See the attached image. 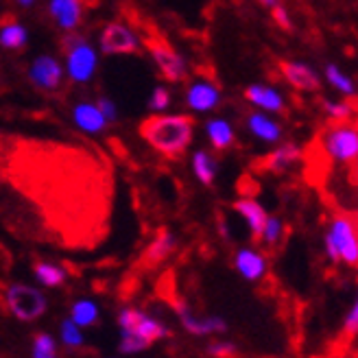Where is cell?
I'll list each match as a JSON object with an SVG mask.
<instances>
[{
    "instance_id": "1",
    "label": "cell",
    "mask_w": 358,
    "mask_h": 358,
    "mask_svg": "<svg viewBox=\"0 0 358 358\" xmlns=\"http://www.w3.org/2000/svg\"><path fill=\"white\" fill-rule=\"evenodd\" d=\"M140 136L166 157H179L192 142L194 120L186 114H155L140 122Z\"/></svg>"
},
{
    "instance_id": "2",
    "label": "cell",
    "mask_w": 358,
    "mask_h": 358,
    "mask_svg": "<svg viewBox=\"0 0 358 358\" xmlns=\"http://www.w3.org/2000/svg\"><path fill=\"white\" fill-rule=\"evenodd\" d=\"M324 256L332 264L358 268V221L350 214H334L324 229Z\"/></svg>"
},
{
    "instance_id": "3",
    "label": "cell",
    "mask_w": 358,
    "mask_h": 358,
    "mask_svg": "<svg viewBox=\"0 0 358 358\" xmlns=\"http://www.w3.org/2000/svg\"><path fill=\"white\" fill-rule=\"evenodd\" d=\"M321 149L334 164L358 162V127L354 122H334L321 131Z\"/></svg>"
},
{
    "instance_id": "4",
    "label": "cell",
    "mask_w": 358,
    "mask_h": 358,
    "mask_svg": "<svg viewBox=\"0 0 358 358\" xmlns=\"http://www.w3.org/2000/svg\"><path fill=\"white\" fill-rule=\"evenodd\" d=\"M5 306L20 321H35L44 315L46 299L40 291L29 289L24 284H13L5 291Z\"/></svg>"
},
{
    "instance_id": "5",
    "label": "cell",
    "mask_w": 358,
    "mask_h": 358,
    "mask_svg": "<svg viewBox=\"0 0 358 358\" xmlns=\"http://www.w3.org/2000/svg\"><path fill=\"white\" fill-rule=\"evenodd\" d=\"M118 321H120L122 332L136 334V336L142 338V341H147L149 345H153L155 341H159V338L169 336V328L162 324V321H157V319L149 317L147 313H140V310H134V308L122 310Z\"/></svg>"
},
{
    "instance_id": "6",
    "label": "cell",
    "mask_w": 358,
    "mask_h": 358,
    "mask_svg": "<svg viewBox=\"0 0 358 358\" xmlns=\"http://www.w3.org/2000/svg\"><path fill=\"white\" fill-rule=\"evenodd\" d=\"M99 66V55L92 44L83 40L81 44L73 46L66 52V73L75 83H87L92 81Z\"/></svg>"
},
{
    "instance_id": "7",
    "label": "cell",
    "mask_w": 358,
    "mask_h": 358,
    "mask_svg": "<svg viewBox=\"0 0 358 358\" xmlns=\"http://www.w3.org/2000/svg\"><path fill=\"white\" fill-rule=\"evenodd\" d=\"M175 310L179 315V321L186 332L192 336H214V334H223L227 330V324L223 317L217 315H194L188 303L184 301H175Z\"/></svg>"
},
{
    "instance_id": "8",
    "label": "cell",
    "mask_w": 358,
    "mask_h": 358,
    "mask_svg": "<svg viewBox=\"0 0 358 358\" xmlns=\"http://www.w3.org/2000/svg\"><path fill=\"white\" fill-rule=\"evenodd\" d=\"M101 50L107 55H134L140 50V40L129 27L112 22L101 33Z\"/></svg>"
},
{
    "instance_id": "9",
    "label": "cell",
    "mask_w": 358,
    "mask_h": 358,
    "mask_svg": "<svg viewBox=\"0 0 358 358\" xmlns=\"http://www.w3.org/2000/svg\"><path fill=\"white\" fill-rule=\"evenodd\" d=\"M149 52L153 62L157 64L159 73H162V77L171 83H179L184 81L186 75H188V66L184 62V57L179 55L177 50H173L169 44L164 42H149Z\"/></svg>"
},
{
    "instance_id": "10",
    "label": "cell",
    "mask_w": 358,
    "mask_h": 358,
    "mask_svg": "<svg viewBox=\"0 0 358 358\" xmlns=\"http://www.w3.org/2000/svg\"><path fill=\"white\" fill-rule=\"evenodd\" d=\"M234 268L245 282L258 284L268 275V258L258 247H241L234 254Z\"/></svg>"
},
{
    "instance_id": "11",
    "label": "cell",
    "mask_w": 358,
    "mask_h": 358,
    "mask_svg": "<svg viewBox=\"0 0 358 358\" xmlns=\"http://www.w3.org/2000/svg\"><path fill=\"white\" fill-rule=\"evenodd\" d=\"M245 99L247 103L266 114H282L286 110V96L271 83H252L245 87Z\"/></svg>"
},
{
    "instance_id": "12",
    "label": "cell",
    "mask_w": 358,
    "mask_h": 358,
    "mask_svg": "<svg viewBox=\"0 0 358 358\" xmlns=\"http://www.w3.org/2000/svg\"><path fill=\"white\" fill-rule=\"evenodd\" d=\"M221 103V87L210 79H196L186 90V107L190 112H212Z\"/></svg>"
},
{
    "instance_id": "13",
    "label": "cell",
    "mask_w": 358,
    "mask_h": 358,
    "mask_svg": "<svg viewBox=\"0 0 358 358\" xmlns=\"http://www.w3.org/2000/svg\"><path fill=\"white\" fill-rule=\"evenodd\" d=\"M29 79L35 87L44 90V92H55L64 81V68L55 57L42 55L31 64Z\"/></svg>"
},
{
    "instance_id": "14",
    "label": "cell",
    "mask_w": 358,
    "mask_h": 358,
    "mask_svg": "<svg viewBox=\"0 0 358 358\" xmlns=\"http://www.w3.org/2000/svg\"><path fill=\"white\" fill-rule=\"evenodd\" d=\"M282 77L291 87L299 90V92H317L321 87V77L310 66L308 62H299V59H289L282 64Z\"/></svg>"
},
{
    "instance_id": "15",
    "label": "cell",
    "mask_w": 358,
    "mask_h": 358,
    "mask_svg": "<svg viewBox=\"0 0 358 358\" xmlns=\"http://www.w3.org/2000/svg\"><path fill=\"white\" fill-rule=\"evenodd\" d=\"M245 127L256 140L264 142V145H278V142L284 138L282 122L273 114H266V112H260V110H254V112L247 114Z\"/></svg>"
},
{
    "instance_id": "16",
    "label": "cell",
    "mask_w": 358,
    "mask_h": 358,
    "mask_svg": "<svg viewBox=\"0 0 358 358\" xmlns=\"http://www.w3.org/2000/svg\"><path fill=\"white\" fill-rule=\"evenodd\" d=\"M234 210H236L238 217L245 221L249 234L258 238L262 227H264V221L268 217V212L264 210V206L258 199H254V196H241V199L234 203Z\"/></svg>"
},
{
    "instance_id": "17",
    "label": "cell",
    "mask_w": 358,
    "mask_h": 358,
    "mask_svg": "<svg viewBox=\"0 0 358 358\" xmlns=\"http://www.w3.org/2000/svg\"><path fill=\"white\" fill-rule=\"evenodd\" d=\"M301 162V147L295 142H282L271 153L266 155L264 166L271 173H286Z\"/></svg>"
},
{
    "instance_id": "18",
    "label": "cell",
    "mask_w": 358,
    "mask_h": 358,
    "mask_svg": "<svg viewBox=\"0 0 358 358\" xmlns=\"http://www.w3.org/2000/svg\"><path fill=\"white\" fill-rule=\"evenodd\" d=\"M50 15L64 31H75L81 22V0H50Z\"/></svg>"
},
{
    "instance_id": "19",
    "label": "cell",
    "mask_w": 358,
    "mask_h": 358,
    "mask_svg": "<svg viewBox=\"0 0 358 358\" xmlns=\"http://www.w3.org/2000/svg\"><path fill=\"white\" fill-rule=\"evenodd\" d=\"M73 118L77 122V127L87 131V134H101L105 129V116L101 114L99 105L96 103H90V101H83V103H77L75 110H73Z\"/></svg>"
},
{
    "instance_id": "20",
    "label": "cell",
    "mask_w": 358,
    "mask_h": 358,
    "mask_svg": "<svg viewBox=\"0 0 358 358\" xmlns=\"http://www.w3.org/2000/svg\"><path fill=\"white\" fill-rule=\"evenodd\" d=\"M206 136L214 151H225L234 145L236 134L227 118H210L206 122Z\"/></svg>"
},
{
    "instance_id": "21",
    "label": "cell",
    "mask_w": 358,
    "mask_h": 358,
    "mask_svg": "<svg viewBox=\"0 0 358 358\" xmlns=\"http://www.w3.org/2000/svg\"><path fill=\"white\" fill-rule=\"evenodd\" d=\"M192 173L203 186H212L214 179H217V173H219V164L210 151L196 149L192 153Z\"/></svg>"
},
{
    "instance_id": "22",
    "label": "cell",
    "mask_w": 358,
    "mask_h": 358,
    "mask_svg": "<svg viewBox=\"0 0 358 358\" xmlns=\"http://www.w3.org/2000/svg\"><path fill=\"white\" fill-rule=\"evenodd\" d=\"M175 247H177V238L171 234V231L162 229V231H159V234L153 238V243L147 247V252H145V262H147V264H157V262L166 260V258L175 252Z\"/></svg>"
},
{
    "instance_id": "23",
    "label": "cell",
    "mask_w": 358,
    "mask_h": 358,
    "mask_svg": "<svg viewBox=\"0 0 358 358\" xmlns=\"http://www.w3.org/2000/svg\"><path fill=\"white\" fill-rule=\"evenodd\" d=\"M324 75H326L328 85L332 90H336L341 96H356V83L343 68H338L336 64H328L326 70H324Z\"/></svg>"
},
{
    "instance_id": "24",
    "label": "cell",
    "mask_w": 358,
    "mask_h": 358,
    "mask_svg": "<svg viewBox=\"0 0 358 358\" xmlns=\"http://www.w3.org/2000/svg\"><path fill=\"white\" fill-rule=\"evenodd\" d=\"M29 42V33L22 24L17 22H9L0 29V46L7 50H20L24 48Z\"/></svg>"
},
{
    "instance_id": "25",
    "label": "cell",
    "mask_w": 358,
    "mask_h": 358,
    "mask_svg": "<svg viewBox=\"0 0 358 358\" xmlns=\"http://www.w3.org/2000/svg\"><path fill=\"white\" fill-rule=\"evenodd\" d=\"M284 234H286V225H284V221H282L280 217H273V214H268L266 221H264V227H262V231H260V236H258V241H260L264 247H275V245L282 243Z\"/></svg>"
},
{
    "instance_id": "26",
    "label": "cell",
    "mask_w": 358,
    "mask_h": 358,
    "mask_svg": "<svg viewBox=\"0 0 358 358\" xmlns=\"http://www.w3.org/2000/svg\"><path fill=\"white\" fill-rule=\"evenodd\" d=\"M35 268V275L44 286H59L66 280L64 268L55 266V264H48V262H38L33 266Z\"/></svg>"
},
{
    "instance_id": "27",
    "label": "cell",
    "mask_w": 358,
    "mask_h": 358,
    "mask_svg": "<svg viewBox=\"0 0 358 358\" xmlns=\"http://www.w3.org/2000/svg\"><path fill=\"white\" fill-rule=\"evenodd\" d=\"M324 112L332 122H345L352 118L354 107L348 101H324Z\"/></svg>"
},
{
    "instance_id": "28",
    "label": "cell",
    "mask_w": 358,
    "mask_h": 358,
    "mask_svg": "<svg viewBox=\"0 0 358 358\" xmlns=\"http://www.w3.org/2000/svg\"><path fill=\"white\" fill-rule=\"evenodd\" d=\"M99 313L92 301H77L73 308V321L77 326H92L96 324Z\"/></svg>"
},
{
    "instance_id": "29",
    "label": "cell",
    "mask_w": 358,
    "mask_h": 358,
    "mask_svg": "<svg viewBox=\"0 0 358 358\" xmlns=\"http://www.w3.org/2000/svg\"><path fill=\"white\" fill-rule=\"evenodd\" d=\"M341 328L348 336H356L358 334V280H356V291H354V299L350 303L348 313L343 315Z\"/></svg>"
},
{
    "instance_id": "30",
    "label": "cell",
    "mask_w": 358,
    "mask_h": 358,
    "mask_svg": "<svg viewBox=\"0 0 358 358\" xmlns=\"http://www.w3.org/2000/svg\"><path fill=\"white\" fill-rule=\"evenodd\" d=\"M206 352L210 358H236L238 345L234 341H227V338H219V341H212Z\"/></svg>"
},
{
    "instance_id": "31",
    "label": "cell",
    "mask_w": 358,
    "mask_h": 358,
    "mask_svg": "<svg viewBox=\"0 0 358 358\" xmlns=\"http://www.w3.org/2000/svg\"><path fill=\"white\" fill-rule=\"evenodd\" d=\"M169 107H171V92H169V87L157 85V87L153 90L151 99H149V110H153V112H157V114H162V112L169 110Z\"/></svg>"
},
{
    "instance_id": "32",
    "label": "cell",
    "mask_w": 358,
    "mask_h": 358,
    "mask_svg": "<svg viewBox=\"0 0 358 358\" xmlns=\"http://www.w3.org/2000/svg\"><path fill=\"white\" fill-rule=\"evenodd\" d=\"M33 358H57L55 356V343L48 334H38L33 345Z\"/></svg>"
},
{
    "instance_id": "33",
    "label": "cell",
    "mask_w": 358,
    "mask_h": 358,
    "mask_svg": "<svg viewBox=\"0 0 358 358\" xmlns=\"http://www.w3.org/2000/svg\"><path fill=\"white\" fill-rule=\"evenodd\" d=\"M151 348L147 341H142L140 336L136 334H129V332H122V341H120V350L122 352H127V354H136V352H142V350H147Z\"/></svg>"
},
{
    "instance_id": "34",
    "label": "cell",
    "mask_w": 358,
    "mask_h": 358,
    "mask_svg": "<svg viewBox=\"0 0 358 358\" xmlns=\"http://www.w3.org/2000/svg\"><path fill=\"white\" fill-rule=\"evenodd\" d=\"M62 336H64L66 345H73V348H77V345H81V343H83L81 332H79L77 324H73V321H66V324L62 326Z\"/></svg>"
},
{
    "instance_id": "35",
    "label": "cell",
    "mask_w": 358,
    "mask_h": 358,
    "mask_svg": "<svg viewBox=\"0 0 358 358\" xmlns=\"http://www.w3.org/2000/svg\"><path fill=\"white\" fill-rule=\"evenodd\" d=\"M96 105H99V110H101V114L105 116L107 122H116V120H118V107H116V103H114L112 99L101 96V99L96 101Z\"/></svg>"
},
{
    "instance_id": "36",
    "label": "cell",
    "mask_w": 358,
    "mask_h": 358,
    "mask_svg": "<svg viewBox=\"0 0 358 358\" xmlns=\"http://www.w3.org/2000/svg\"><path fill=\"white\" fill-rule=\"evenodd\" d=\"M271 15H273V20H275V24H278L280 29H286V31H289V29L293 27V22H291V13H289V9H286L284 5H275V7L271 9Z\"/></svg>"
},
{
    "instance_id": "37",
    "label": "cell",
    "mask_w": 358,
    "mask_h": 358,
    "mask_svg": "<svg viewBox=\"0 0 358 358\" xmlns=\"http://www.w3.org/2000/svg\"><path fill=\"white\" fill-rule=\"evenodd\" d=\"M258 3L266 9H273L275 5H280V0H258Z\"/></svg>"
},
{
    "instance_id": "38",
    "label": "cell",
    "mask_w": 358,
    "mask_h": 358,
    "mask_svg": "<svg viewBox=\"0 0 358 358\" xmlns=\"http://www.w3.org/2000/svg\"><path fill=\"white\" fill-rule=\"evenodd\" d=\"M35 3H38V0H17V5L20 7H33Z\"/></svg>"
}]
</instances>
